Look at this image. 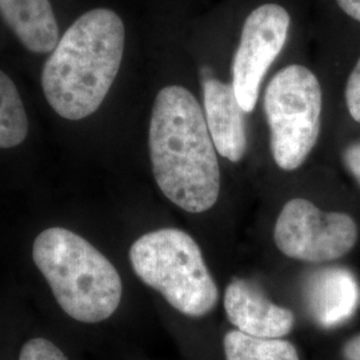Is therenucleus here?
I'll return each instance as SVG.
<instances>
[{
	"label": "nucleus",
	"instance_id": "18",
	"mask_svg": "<svg viewBox=\"0 0 360 360\" xmlns=\"http://www.w3.org/2000/svg\"><path fill=\"white\" fill-rule=\"evenodd\" d=\"M336 1L345 13L360 22V0H336Z\"/></svg>",
	"mask_w": 360,
	"mask_h": 360
},
{
	"label": "nucleus",
	"instance_id": "17",
	"mask_svg": "<svg viewBox=\"0 0 360 360\" xmlns=\"http://www.w3.org/2000/svg\"><path fill=\"white\" fill-rule=\"evenodd\" d=\"M343 358L346 360H360V335L351 338L345 345Z\"/></svg>",
	"mask_w": 360,
	"mask_h": 360
},
{
	"label": "nucleus",
	"instance_id": "16",
	"mask_svg": "<svg viewBox=\"0 0 360 360\" xmlns=\"http://www.w3.org/2000/svg\"><path fill=\"white\" fill-rule=\"evenodd\" d=\"M343 162L360 186V143L348 146L343 153Z\"/></svg>",
	"mask_w": 360,
	"mask_h": 360
},
{
	"label": "nucleus",
	"instance_id": "7",
	"mask_svg": "<svg viewBox=\"0 0 360 360\" xmlns=\"http://www.w3.org/2000/svg\"><path fill=\"white\" fill-rule=\"evenodd\" d=\"M288 28L290 15L278 4H263L245 19L232 65V87L245 112L255 108L262 80L282 51Z\"/></svg>",
	"mask_w": 360,
	"mask_h": 360
},
{
	"label": "nucleus",
	"instance_id": "10",
	"mask_svg": "<svg viewBox=\"0 0 360 360\" xmlns=\"http://www.w3.org/2000/svg\"><path fill=\"white\" fill-rule=\"evenodd\" d=\"M360 300L355 276L340 267L316 271L306 284V302L312 318L323 327H334L352 316Z\"/></svg>",
	"mask_w": 360,
	"mask_h": 360
},
{
	"label": "nucleus",
	"instance_id": "4",
	"mask_svg": "<svg viewBox=\"0 0 360 360\" xmlns=\"http://www.w3.org/2000/svg\"><path fill=\"white\" fill-rule=\"evenodd\" d=\"M129 262L143 283L187 316H205L218 303V287L187 232L160 229L143 235L131 245Z\"/></svg>",
	"mask_w": 360,
	"mask_h": 360
},
{
	"label": "nucleus",
	"instance_id": "14",
	"mask_svg": "<svg viewBox=\"0 0 360 360\" xmlns=\"http://www.w3.org/2000/svg\"><path fill=\"white\" fill-rule=\"evenodd\" d=\"M19 360H68L65 352L44 338L28 340L22 347Z\"/></svg>",
	"mask_w": 360,
	"mask_h": 360
},
{
	"label": "nucleus",
	"instance_id": "6",
	"mask_svg": "<svg viewBox=\"0 0 360 360\" xmlns=\"http://www.w3.org/2000/svg\"><path fill=\"white\" fill-rule=\"evenodd\" d=\"M274 239L285 257L323 263L354 248L358 227L347 214L324 212L306 199H292L278 217Z\"/></svg>",
	"mask_w": 360,
	"mask_h": 360
},
{
	"label": "nucleus",
	"instance_id": "2",
	"mask_svg": "<svg viewBox=\"0 0 360 360\" xmlns=\"http://www.w3.org/2000/svg\"><path fill=\"white\" fill-rule=\"evenodd\" d=\"M123 20L108 8L83 13L59 39L41 71V89L52 110L82 120L103 103L124 52Z\"/></svg>",
	"mask_w": 360,
	"mask_h": 360
},
{
	"label": "nucleus",
	"instance_id": "3",
	"mask_svg": "<svg viewBox=\"0 0 360 360\" xmlns=\"http://www.w3.org/2000/svg\"><path fill=\"white\" fill-rule=\"evenodd\" d=\"M32 259L60 309L77 322H103L119 307L123 294L119 272L75 232L62 227L40 232Z\"/></svg>",
	"mask_w": 360,
	"mask_h": 360
},
{
	"label": "nucleus",
	"instance_id": "13",
	"mask_svg": "<svg viewBox=\"0 0 360 360\" xmlns=\"http://www.w3.org/2000/svg\"><path fill=\"white\" fill-rule=\"evenodd\" d=\"M28 117L20 94L7 74L0 71V148L25 142Z\"/></svg>",
	"mask_w": 360,
	"mask_h": 360
},
{
	"label": "nucleus",
	"instance_id": "8",
	"mask_svg": "<svg viewBox=\"0 0 360 360\" xmlns=\"http://www.w3.org/2000/svg\"><path fill=\"white\" fill-rule=\"evenodd\" d=\"M227 318L238 331L255 338L282 339L294 328L290 309L274 304L251 282L233 279L224 294Z\"/></svg>",
	"mask_w": 360,
	"mask_h": 360
},
{
	"label": "nucleus",
	"instance_id": "15",
	"mask_svg": "<svg viewBox=\"0 0 360 360\" xmlns=\"http://www.w3.org/2000/svg\"><path fill=\"white\" fill-rule=\"evenodd\" d=\"M346 102L349 115L355 122L360 123V59L348 77Z\"/></svg>",
	"mask_w": 360,
	"mask_h": 360
},
{
	"label": "nucleus",
	"instance_id": "9",
	"mask_svg": "<svg viewBox=\"0 0 360 360\" xmlns=\"http://www.w3.org/2000/svg\"><path fill=\"white\" fill-rule=\"evenodd\" d=\"M206 123L219 154L230 162H240L247 148L245 111L232 84L215 77L203 82Z\"/></svg>",
	"mask_w": 360,
	"mask_h": 360
},
{
	"label": "nucleus",
	"instance_id": "1",
	"mask_svg": "<svg viewBox=\"0 0 360 360\" xmlns=\"http://www.w3.org/2000/svg\"><path fill=\"white\" fill-rule=\"evenodd\" d=\"M155 180L168 200L200 214L218 202L220 169L203 110L193 94L168 86L155 99L150 132Z\"/></svg>",
	"mask_w": 360,
	"mask_h": 360
},
{
	"label": "nucleus",
	"instance_id": "12",
	"mask_svg": "<svg viewBox=\"0 0 360 360\" xmlns=\"http://www.w3.org/2000/svg\"><path fill=\"white\" fill-rule=\"evenodd\" d=\"M224 354L226 360H299L291 342L255 338L238 330L224 336Z\"/></svg>",
	"mask_w": 360,
	"mask_h": 360
},
{
	"label": "nucleus",
	"instance_id": "11",
	"mask_svg": "<svg viewBox=\"0 0 360 360\" xmlns=\"http://www.w3.org/2000/svg\"><path fill=\"white\" fill-rule=\"evenodd\" d=\"M0 16L28 51L47 53L59 43L50 0H0Z\"/></svg>",
	"mask_w": 360,
	"mask_h": 360
},
{
	"label": "nucleus",
	"instance_id": "5",
	"mask_svg": "<svg viewBox=\"0 0 360 360\" xmlns=\"http://www.w3.org/2000/svg\"><path fill=\"white\" fill-rule=\"evenodd\" d=\"M275 163L285 171L300 167L321 132L322 89L303 65L284 67L271 79L264 95Z\"/></svg>",
	"mask_w": 360,
	"mask_h": 360
}]
</instances>
